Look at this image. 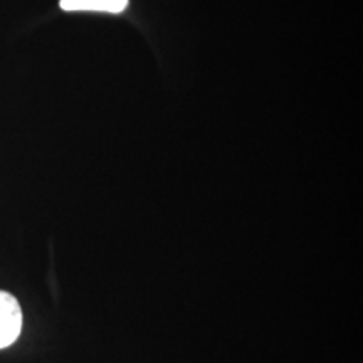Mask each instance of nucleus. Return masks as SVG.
I'll list each match as a JSON object with an SVG mask.
<instances>
[{
	"mask_svg": "<svg viewBox=\"0 0 363 363\" xmlns=\"http://www.w3.org/2000/svg\"><path fill=\"white\" fill-rule=\"evenodd\" d=\"M22 330V310L19 301L6 291H0V350L11 347Z\"/></svg>",
	"mask_w": 363,
	"mask_h": 363,
	"instance_id": "f257e3e1",
	"label": "nucleus"
},
{
	"mask_svg": "<svg viewBox=\"0 0 363 363\" xmlns=\"http://www.w3.org/2000/svg\"><path fill=\"white\" fill-rule=\"evenodd\" d=\"M59 6L66 12L120 13L128 6V0H61Z\"/></svg>",
	"mask_w": 363,
	"mask_h": 363,
	"instance_id": "f03ea898",
	"label": "nucleus"
}]
</instances>
